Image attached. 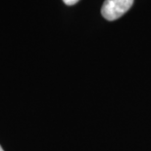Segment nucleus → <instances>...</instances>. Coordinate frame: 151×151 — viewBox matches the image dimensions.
Instances as JSON below:
<instances>
[{
  "label": "nucleus",
  "instance_id": "f257e3e1",
  "mask_svg": "<svg viewBox=\"0 0 151 151\" xmlns=\"http://www.w3.org/2000/svg\"><path fill=\"white\" fill-rule=\"evenodd\" d=\"M133 0H105L101 14L107 21H115L130 10Z\"/></svg>",
  "mask_w": 151,
  "mask_h": 151
},
{
  "label": "nucleus",
  "instance_id": "f03ea898",
  "mask_svg": "<svg viewBox=\"0 0 151 151\" xmlns=\"http://www.w3.org/2000/svg\"><path fill=\"white\" fill-rule=\"evenodd\" d=\"M64 3H65L66 5H75L77 2H79V0H63Z\"/></svg>",
  "mask_w": 151,
  "mask_h": 151
},
{
  "label": "nucleus",
  "instance_id": "7ed1b4c3",
  "mask_svg": "<svg viewBox=\"0 0 151 151\" xmlns=\"http://www.w3.org/2000/svg\"><path fill=\"white\" fill-rule=\"evenodd\" d=\"M0 151H4V150H3V148H2L1 146H0Z\"/></svg>",
  "mask_w": 151,
  "mask_h": 151
}]
</instances>
